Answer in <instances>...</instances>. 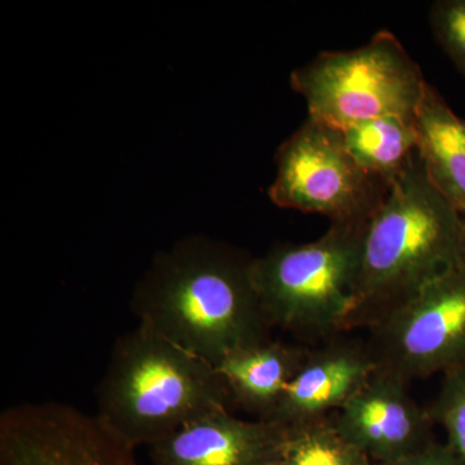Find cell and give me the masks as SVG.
I'll use <instances>...</instances> for the list:
<instances>
[{
    "label": "cell",
    "mask_w": 465,
    "mask_h": 465,
    "mask_svg": "<svg viewBox=\"0 0 465 465\" xmlns=\"http://www.w3.org/2000/svg\"><path fill=\"white\" fill-rule=\"evenodd\" d=\"M252 260L222 242L185 238L155 256L131 309L139 324L216 366L235 349L272 338Z\"/></svg>",
    "instance_id": "1"
},
{
    "label": "cell",
    "mask_w": 465,
    "mask_h": 465,
    "mask_svg": "<svg viewBox=\"0 0 465 465\" xmlns=\"http://www.w3.org/2000/svg\"><path fill=\"white\" fill-rule=\"evenodd\" d=\"M463 260V213L430 183L416 150L367 226L344 331L379 326Z\"/></svg>",
    "instance_id": "2"
},
{
    "label": "cell",
    "mask_w": 465,
    "mask_h": 465,
    "mask_svg": "<svg viewBox=\"0 0 465 465\" xmlns=\"http://www.w3.org/2000/svg\"><path fill=\"white\" fill-rule=\"evenodd\" d=\"M96 403L100 423L134 450L232 407L213 363L142 324L116 339Z\"/></svg>",
    "instance_id": "3"
},
{
    "label": "cell",
    "mask_w": 465,
    "mask_h": 465,
    "mask_svg": "<svg viewBox=\"0 0 465 465\" xmlns=\"http://www.w3.org/2000/svg\"><path fill=\"white\" fill-rule=\"evenodd\" d=\"M370 220L331 224L316 241L278 243L253 258L251 274L271 329L307 341L344 332Z\"/></svg>",
    "instance_id": "4"
},
{
    "label": "cell",
    "mask_w": 465,
    "mask_h": 465,
    "mask_svg": "<svg viewBox=\"0 0 465 465\" xmlns=\"http://www.w3.org/2000/svg\"><path fill=\"white\" fill-rule=\"evenodd\" d=\"M308 116L344 131L385 118L415 121L425 81L420 66L388 30L349 51H324L291 74Z\"/></svg>",
    "instance_id": "5"
},
{
    "label": "cell",
    "mask_w": 465,
    "mask_h": 465,
    "mask_svg": "<svg viewBox=\"0 0 465 465\" xmlns=\"http://www.w3.org/2000/svg\"><path fill=\"white\" fill-rule=\"evenodd\" d=\"M275 163L268 192L275 206L317 213L331 224L371 219L390 189L354 161L341 130L311 116L278 148Z\"/></svg>",
    "instance_id": "6"
},
{
    "label": "cell",
    "mask_w": 465,
    "mask_h": 465,
    "mask_svg": "<svg viewBox=\"0 0 465 465\" xmlns=\"http://www.w3.org/2000/svg\"><path fill=\"white\" fill-rule=\"evenodd\" d=\"M376 367L409 382L465 365V260L370 330Z\"/></svg>",
    "instance_id": "7"
},
{
    "label": "cell",
    "mask_w": 465,
    "mask_h": 465,
    "mask_svg": "<svg viewBox=\"0 0 465 465\" xmlns=\"http://www.w3.org/2000/svg\"><path fill=\"white\" fill-rule=\"evenodd\" d=\"M0 465H140L134 449L67 403L27 402L0 415Z\"/></svg>",
    "instance_id": "8"
},
{
    "label": "cell",
    "mask_w": 465,
    "mask_h": 465,
    "mask_svg": "<svg viewBox=\"0 0 465 465\" xmlns=\"http://www.w3.org/2000/svg\"><path fill=\"white\" fill-rule=\"evenodd\" d=\"M409 382L378 369L331 416L338 432L376 464L411 457L437 442L428 409L409 391Z\"/></svg>",
    "instance_id": "9"
},
{
    "label": "cell",
    "mask_w": 465,
    "mask_h": 465,
    "mask_svg": "<svg viewBox=\"0 0 465 465\" xmlns=\"http://www.w3.org/2000/svg\"><path fill=\"white\" fill-rule=\"evenodd\" d=\"M286 433V425L219 410L159 440L150 457L154 465H278Z\"/></svg>",
    "instance_id": "10"
},
{
    "label": "cell",
    "mask_w": 465,
    "mask_h": 465,
    "mask_svg": "<svg viewBox=\"0 0 465 465\" xmlns=\"http://www.w3.org/2000/svg\"><path fill=\"white\" fill-rule=\"evenodd\" d=\"M375 370L366 342L339 336L330 339L323 347L311 349L307 362L266 420L291 427L329 418L366 384Z\"/></svg>",
    "instance_id": "11"
},
{
    "label": "cell",
    "mask_w": 465,
    "mask_h": 465,
    "mask_svg": "<svg viewBox=\"0 0 465 465\" xmlns=\"http://www.w3.org/2000/svg\"><path fill=\"white\" fill-rule=\"evenodd\" d=\"M311 349L268 341L235 349L215 366L232 406L266 420L292 379L307 362Z\"/></svg>",
    "instance_id": "12"
},
{
    "label": "cell",
    "mask_w": 465,
    "mask_h": 465,
    "mask_svg": "<svg viewBox=\"0 0 465 465\" xmlns=\"http://www.w3.org/2000/svg\"><path fill=\"white\" fill-rule=\"evenodd\" d=\"M418 153L430 183L465 213V131L463 119L430 84L415 118Z\"/></svg>",
    "instance_id": "13"
},
{
    "label": "cell",
    "mask_w": 465,
    "mask_h": 465,
    "mask_svg": "<svg viewBox=\"0 0 465 465\" xmlns=\"http://www.w3.org/2000/svg\"><path fill=\"white\" fill-rule=\"evenodd\" d=\"M354 161L367 173L390 183L418 150L415 121L385 116L341 131Z\"/></svg>",
    "instance_id": "14"
},
{
    "label": "cell",
    "mask_w": 465,
    "mask_h": 465,
    "mask_svg": "<svg viewBox=\"0 0 465 465\" xmlns=\"http://www.w3.org/2000/svg\"><path fill=\"white\" fill-rule=\"evenodd\" d=\"M278 465H378L349 442L331 416L287 427Z\"/></svg>",
    "instance_id": "15"
},
{
    "label": "cell",
    "mask_w": 465,
    "mask_h": 465,
    "mask_svg": "<svg viewBox=\"0 0 465 465\" xmlns=\"http://www.w3.org/2000/svg\"><path fill=\"white\" fill-rule=\"evenodd\" d=\"M434 424L446 433V443L465 459V365L442 375L440 391L430 409Z\"/></svg>",
    "instance_id": "16"
},
{
    "label": "cell",
    "mask_w": 465,
    "mask_h": 465,
    "mask_svg": "<svg viewBox=\"0 0 465 465\" xmlns=\"http://www.w3.org/2000/svg\"><path fill=\"white\" fill-rule=\"evenodd\" d=\"M428 20L440 50L465 75V0H437Z\"/></svg>",
    "instance_id": "17"
},
{
    "label": "cell",
    "mask_w": 465,
    "mask_h": 465,
    "mask_svg": "<svg viewBox=\"0 0 465 465\" xmlns=\"http://www.w3.org/2000/svg\"><path fill=\"white\" fill-rule=\"evenodd\" d=\"M381 465H465V459L450 448L448 443L434 442L411 457Z\"/></svg>",
    "instance_id": "18"
},
{
    "label": "cell",
    "mask_w": 465,
    "mask_h": 465,
    "mask_svg": "<svg viewBox=\"0 0 465 465\" xmlns=\"http://www.w3.org/2000/svg\"><path fill=\"white\" fill-rule=\"evenodd\" d=\"M463 125H464V131H465V119H463Z\"/></svg>",
    "instance_id": "19"
},
{
    "label": "cell",
    "mask_w": 465,
    "mask_h": 465,
    "mask_svg": "<svg viewBox=\"0 0 465 465\" xmlns=\"http://www.w3.org/2000/svg\"><path fill=\"white\" fill-rule=\"evenodd\" d=\"M463 217H464V223H465V213H463Z\"/></svg>",
    "instance_id": "20"
}]
</instances>
